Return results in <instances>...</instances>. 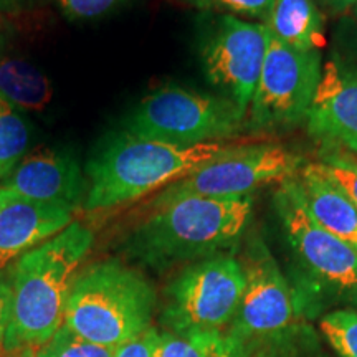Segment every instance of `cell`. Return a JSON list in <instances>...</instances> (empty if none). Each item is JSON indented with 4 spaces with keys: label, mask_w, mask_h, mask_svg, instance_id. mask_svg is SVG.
<instances>
[{
    "label": "cell",
    "mask_w": 357,
    "mask_h": 357,
    "mask_svg": "<svg viewBox=\"0 0 357 357\" xmlns=\"http://www.w3.org/2000/svg\"><path fill=\"white\" fill-rule=\"evenodd\" d=\"M245 275L240 260L220 253L182 268L164 289L166 333L225 331L240 306Z\"/></svg>",
    "instance_id": "obj_7"
},
{
    "label": "cell",
    "mask_w": 357,
    "mask_h": 357,
    "mask_svg": "<svg viewBox=\"0 0 357 357\" xmlns=\"http://www.w3.org/2000/svg\"><path fill=\"white\" fill-rule=\"evenodd\" d=\"M316 164L357 208V155L339 147H321Z\"/></svg>",
    "instance_id": "obj_23"
},
{
    "label": "cell",
    "mask_w": 357,
    "mask_h": 357,
    "mask_svg": "<svg viewBox=\"0 0 357 357\" xmlns=\"http://www.w3.org/2000/svg\"><path fill=\"white\" fill-rule=\"evenodd\" d=\"M187 2L205 10H223L266 22L275 0H187Z\"/></svg>",
    "instance_id": "obj_24"
},
{
    "label": "cell",
    "mask_w": 357,
    "mask_h": 357,
    "mask_svg": "<svg viewBox=\"0 0 357 357\" xmlns=\"http://www.w3.org/2000/svg\"><path fill=\"white\" fill-rule=\"evenodd\" d=\"M121 0H58L61 12L71 20H93L108 13Z\"/></svg>",
    "instance_id": "obj_25"
},
{
    "label": "cell",
    "mask_w": 357,
    "mask_h": 357,
    "mask_svg": "<svg viewBox=\"0 0 357 357\" xmlns=\"http://www.w3.org/2000/svg\"><path fill=\"white\" fill-rule=\"evenodd\" d=\"M0 189L77 212L86 199L88 181L77 155L45 149L25 155L10 176L0 182Z\"/></svg>",
    "instance_id": "obj_13"
},
{
    "label": "cell",
    "mask_w": 357,
    "mask_h": 357,
    "mask_svg": "<svg viewBox=\"0 0 357 357\" xmlns=\"http://www.w3.org/2000/svg\"><path fill=\"white\" fill-rule=\"evenodd\" d=\"M75 212L0 189V266L19 260L73 222Z\"/></svg>",
    "instance_id": "obj_14"
},
{
    "label": "cell",
    "mask_w": 357,
    "mask_h": 357,
    "mask_svg": "<svg viewBox=\"0 0 357 357\" xmlns=\"http://www.w3.org/2000/svg\"><path fill=\"white\" fill-rule=\"evenodd\" d=\"M319 331L339 357H357V310H334L319 321Z\"/></svg>",
    "instance_id": "obj_22"
},
{
    "label": "cell",
    "mask_w": 357,
    "mask_h": 357,
    "mask_svg": "<svg viewBox=\"0 0 357 357\" xmlns=\"http://www.w3.org/2000/svg\"><path fill=\"white\" fill-rule=\"evenodd\" d=\"M116 351V347L96 344L78 336L65 324L45 344L33 349L35 357H114Z\"/></svg>",
    "instance_id": "obj_21"
},
{
    "label": "cell",
    "mask_w": 357,
    "mask_h": 357,
    "mask_svg": "<svg viewBox=\"0 0 357 357\" xmlns=\"http://www.w3.org/2000/svg\"><path fill=\"white\" fill-rule=\"evenodd\" d=\"M32 141V129L22 111L0 95V182L10 176L25 158Z\"/></svg>",
    "instance_id": "obj_19"
},
{
    "label": "cell",
    "mask_w": 357,
    "mask_h": 357,
    "mask_svg": "<svg viewBox=\"0 0 357 357\" xmlns=\"http://www.w3.org/2000/svg\"><path fill=\"white\" fill-rule=\"evenodd\" d=\"M352 12H354V15H356V19H357V0H354V3H352Z\"/></svg>",
    "instance_id": "obj_31"
},
{
    "label": "cell",
    "mask_w": 357,
    "mask_h": 357,
    "mask_svg": "<svg viewBox=\"0 0 357 357\" xmlns=\"http://www.w3.org/2000/svg\"><path fill=\"white\" fill-rule=\"evenodd\" d=\"M12 318V289L6 280L0 278V352L6 347V337Z\"/></svg>",
    "instance_id": "obj_27"
},
{
    "label": "cell",
    "mask_w": 357,
    "mask_h": 357,
    "mask_svg": "<svg viewBox=\"0 0 357 357\" xmlns=\"http://www.w3.org/2000/svg\"><path fill=\"white\" fill-rule=\"evenodd\" d=\"M35 0H0V13H19L29 8Z\"/></svg>",
    "instance_id": "obj_28"
},
{
    "label": "cell",
    "mask_w": 357,
    "mask_h": 357,
    "mask_svg": "<svg viewBox=\"0 0 357 357\" xmlns=\"http://www.w3.org/2000/svg\"><path fill=\"white\" fill-rule=\"evenodd\" d=\"M270 32L265 24L222 15L202 47L205 77L247 113L260 78Z\"/></svg>",
    "instance_id": "obj_11"
},
{
    "label": "cell",
    "mask_w": 357,
    "mask_h": 357,
    "mask_svg": "<svg viewBox=\"0 0 357 357\" xmlns=\"http://www.w3.org/2000/svg\"><path fill=\"white\" fill-rule=\"evenodd\" d=\"M321 2L333 12H344L352 7L354 0H321Z\"/></svg>",
    "instance_id": "obj_29"
},
{
    "label": "cell",
    "mask_w": 357,
    "mask_h": 357,
    "mask_svg": "<svg viewBox=\"0 0 357 357\" xmlns=\"http://www.w3.org/2000/svg\"><path fill=\"white\" fill-rule=\"evenodd\" d=\"M158 357H252V351L229 329L225 331L160 333Z\"/></svg>",
    "instance_id": "obj_18"
},
{
    "label": "cell",
    "mask_w": 357,
    "mask_h": 357,
    "mask_svg": "<svg viewBox=\"0 0 357 357\" xmlns=\"http://www.w3.org/2000/svg\"><path fill=\"white\" fill-rule=\"evenodd\" d=\"M321 73V52L298 50L270 35L260 78L247 111L250 126L276 132L305 121Z\"/></svg>",
    "instance_id": "obj_9"
},
{
    "label": "cell",
    "mask_w": 357,
    "mask_h": 357,
    "mask_svg": "<svg viewBox=\"0 0 357 357\" xmlns=\"http://www.w3.org/2000/svg\"><path fill=\"white\" fill-rule=\"evenodd\" d=\"M245 288L229 331L250 349L303 321L296 289L280 270L261 238H250L242 260Z\"/></svg>",
    "instance_id": "obj_10"
},
{
    "label": "cell",
    "mask_w": 357,
    "mask_h": 357,
    "mask_svg": "<svg viewBox=\"0 0 357 357\" xmlns=\"http://www.w3.org/2000/svg\"><path fill=\"white\" fill-rule=\"evenodd\" d=\"M268 32L288 47L319 52L324 43V15L312 0H275L265 22Z\"/></svg>",
    "instance_id": "obj_16"
},
{
    "label": "cell",
    "mask_w": 357,
    "mask_h": 357,
    "mask_svg": "<svg viewBox=\"0 0 357 357\" xmlns=\"http://www.w3.org/2000/svg\"><path fill=\"white\" fill-rule=\"evenodd\" d=\"M0 95L17 109L40 111L52 100L48 78L20 58H0Z\"/></svg>",
    "instance_id": "obj_17"
},
{
    "label": "cell",
    "mask_w": 357,
    "mask_h": 357,
    "mask_svg": "<svg viewBox=\"0 0 357 357\" xmlns=\"http://www.w3.org/2000/svg\"><path fill=\"white\" fill-rule=\"evenodd\" d=\"M253 217V197H184L149 207L124 240V253L155 271L229 253Z\"/></svg>",
    "instance_id": "obj_1"
},
{
    "label": "cell",
    "mask_w": 357,
    "mask_h": 357,
    "mask_svg": "<svg viewBox=\"0 0 357 357\" xmlns=\"http://www.w3.org/2000/svg\"><path fill=\"white\" fill-rule=\"evenodd\" d=\"M155 293L139 271L119 260H102L75 275L63 324L88 341L121 347L153 328Z\"/></svg>",
    "instance_id": "obj_4"
},
{
    "label": "cell",
    "mask_w": 357,
    "mask_h": 357,
    "mask_svg": "<svg viewBox=\"0 0 357 357\" xmlns=\"http://www.w3.org/2000/svg\"><path fill=\"white\" fill-rule=\"evenodd\" d=\"M275 208L301 266L305 288L326 305L357 310V250L312 220L301 200L296 177L281 182Z\"/></svg>",
    "instance_id": "obj_5"
},
{
    "label": "cell",
    "mask_w": 357,
    "mask_h": 357,
    "mask_svg": "<svg viewBox=\"0 0 357 357\" xmlns=\"http://www.w3.org/2000/svg\"><path fill=\"white\" fill-rule=\"evenodd\" d=\"M95 242L91 229L71 222L65 230L15 260L7 354L37 349L63 324L71 281Z\"/></svg>",
    "instance_id": "obj_2"
},
{
    "label": "cell",
    "mask_w": 357,
    "mask_h": 357,
    "mask_svg": "<svg viewBox=\"0 0 357 357\" xmlns=\"http://www.w3.org/2000/svg\"><path fill=\"white\" fill-rule=\"evenodd\" d=\"M3 357H35V352H33V349H22L17 352H10V354H7Z\"/></svg>",
    "instance_id": "obj_30"
},
{
    "label": "cell",
    "mask_w": 357,
    "mask_h": 357,
    "mask_svg": "<svg viewBox=\"0 0 357 357\" xmlns=\"http://www.w3.org/2000/svg\"><path fill=\"white\" fill-rule=\"evenodd\" d=\"M301 169L300 155L281 144H229L213 159L164 187L149 207L184 197H248L261 187L296 177Z\"/></svg>",
    "instance_id": "obj_8"
},
{
    "label": "cell",
    "mask_w": 357,
    "mask_h": 357,
    "mask_svg": "<svg viewBox=\"0 0 357 357\" xmlns=\"http://www.w3.org/2000/svg\"><path fill=\"white\" fill-rule=\"evenodd\" d=\"M229 144L205 142L178 146L144 139L126 131L116 134L86 166L84 211H109L172 184L215 158Z\"/></svg>",
    "instance_id": "obj_3"
},
{
    "label": "cell",
    "mask_w": 357,
    "mask_h": 357,
    "mask_svg": "<svg viewBox=\"0 0 357 357\" xmlns=\"http://www.w3.org/2000/svg\"><path fill=\"white\" fill-rule=\"evenodd\" d=\"M305 121L321 147L357 154V66L341 60L326 61Z\"/></svg>",
    "instance_id": "obj_12"
},
{
    "label": "cell",
    "mask_w": 357,
    "mask_h": 357,
    "mask_svg": "<svg viewBox=\"0 0 357 357\" xmlns=\"http://www.w3.org/2000/svg\"><path fill=\"white\" fill-rule=\"evenodd\" d=\"M247 113L222 95L167 84L142 98L124 123L132 136L178 146L222 142L242 131Z\"/></svg>",
    "instance_id": "obj_6"
},
{
    "label": "cell",
    "mask_w": 357,
    "mask_h": 357,
    "mask_svg": "<svg viewBox=\"0 0 357 357\" xmlns=\"http://www.w3.org/2000/svg\"><path fill=\"white\" fill-rule=\"evenodd\" d=\"M250 351L253 357H329L321 346L318 333L305 321L278 336L261 341Z\"/></svg>",
    "instance_id": "obj_20"
},
{
    "label": "cell",
    "mask_w": 357,
    "mask_h": 357,
    "mask_svg": "<svg viewBox=\"0 0 357 357\" xmlns=\"http://www.w3.org/2000/svg\"><path fill=\"white\" fill-rule=\"evenodd\" d=\"M298 189L312 220L357 250V208L316 162L296 176Z\"/></svg>",
    "instance_id": "obj_15"
},
{
    "label": "cell",
    "mask_w": 357,
    "mask_h": 357,
    "mask_svg": "<svg viewBox=\"0 0 357 357\" xmlns=\"http://www.w3.org/2000/svg\"><path fill=\"white\" fill-rule=\"evenodd\" d=\"M160 333L155 328H149L128 344L118 347L114 357H155Z\"/></svg>",
    "instance_id": "obj_26"
}]
</instances>
